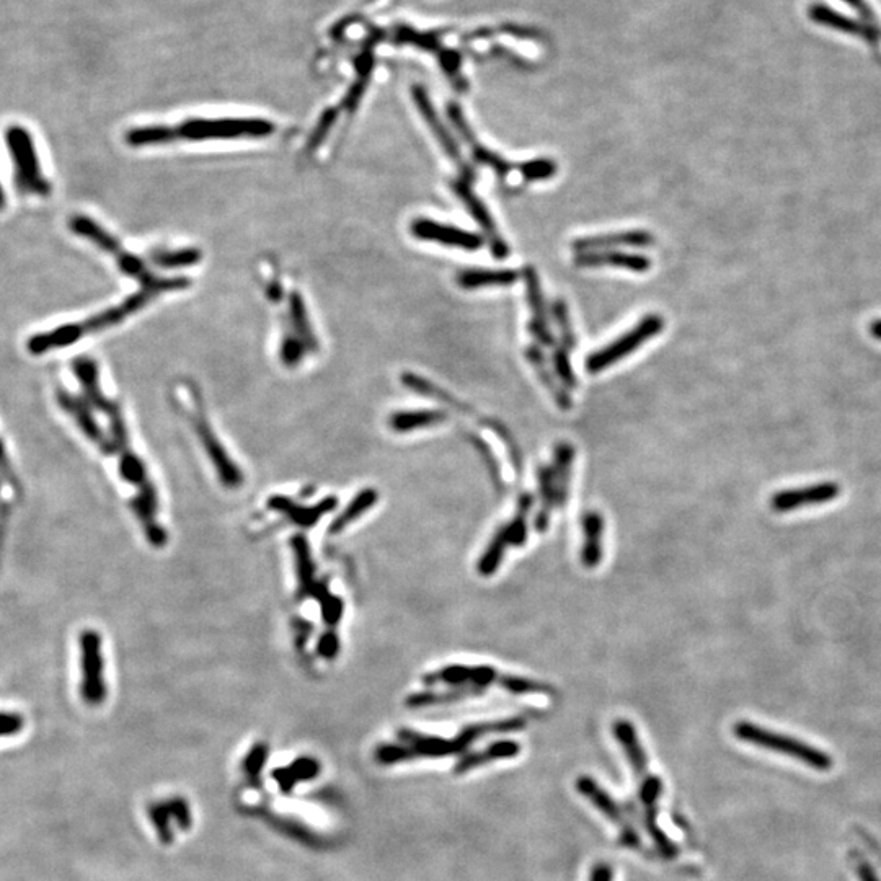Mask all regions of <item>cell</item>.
<instances>
[{"label":"cell","instance_id":"1","mask_svg":"<svg viewBox=\"0 0 881 881\" xmlns=\"http://www.w3.org/2000/svg\"><path fill=\"white\" fill-rule=\"evenodd\" d=\"M154 297L155 294L151 293V291L141 289L139 293H134L126 301L121 302L120 306L108 307V309L102 310L100 314L92 315V317L82 320L79 324L61 325V327L53 328L49 332L36 333L33 337L28 338V353L33 356L46 355L49 351L74 345V343H77V341L82 340L84 337H89L92 333L102 332V330H107V328L123 324L124 320L128 319V317L144 309Z\"/></svg>","mask_w":881,"mask_h":881},{"label":"cell","instance_id":"2","mask_svg":"<svg viewBox=\"0 0 881 881\" xmlns=\"http://www.w3.org/2000/svg\"><path fill=\"white\" fill-rule=\"evenodd\" d=\"M516 730H518V723L514 718L470 725L452 740L441 738V736L423 735L418 731L402 728L397 733L400 744L395 743L394 759L397 764H402V762L420 758H448V756L465 753L482 736L490 735V733H514Z\"/></svg>","mask_w":881,"mask_h":881},{"label":"cell","instance_id":"3","mask_svg":"<svg viewBox=\"0 0 881 881\" xmlns=\"http://www.w3.org/2000/svg\"><path fill=\"white\" fill-rule=\"evenodd\" d=\"M69 229L74 234L82 237V239L90 240L95 247L100 248V250L107 252L108 255L115 258L118 268L123 271L124 275L138 279L142 289L151 291L155 296H159L160 293H167V291H180V289L188 288L191 284L190 279L185 278V276H180V278H159V276L152 275L141 258L134 257L133 253L124 250L118 239H115L107 229H103L97 221H93L92 217L84 216V214L72 216L69 219Z\"/></svg>","mask_w":881,"mask_h":881},{"label":"cell","instance_id":"4","mask_svg":"<svg viewBox=\"0 0 881 881\" xmlns=\"http://www.w3.org/2000/svg\"><path fill=\"white\" fill-rule=\"evenodd\" d=\"M733 735L743 743L769 749L772 753L782 754V756L802 762L813 771L829 772L834 766L833 758L821 749L815 748L805 741L797 740L793 736L782 735V733L758 727L756 723L746 722V720L736 722L733 725Z\"/></svg>","mask_w":881,"mask_h":881},{"label":"cell","instance_id":"5","mask_svg":"<svg viewBox=\"0 0 881 881\" xmlns=\"http://www.w3.org/2000/svg\"><path fill=\"white\" fill-rule=\"evenodd\" d=\"M175 129L177 141H229V139H262L276 133L275 123L262 118H219V120L183 121Z\"/></svg>","mask_w":881,"mask_h":881},{"label":"cell","instance_id":"6","mask_svg":"<svg viewBox=\"0 0 881 881\" xmlns=\"http://www.w3.org/2000/svg\"><path fill=\"white\" fill-rule=\"evenodd\" d=\"M5 144L9 147L10 157L14 162V180L18 193L41 198L51 195L53 188L41 170L40 157L30 131L18 124L10 126L5 131Z\"/></svg>","mask_w":881,"mask_h":881},{"label":"cell","instance_id":"7","mask_svg":"<svg viewBox=\"0 0 881 881\" xmlns=\"http://www.w3.org/2000/svg\"><path fill=\"white\" fill-rule=\"evenodd\" d=\"M665 328V320L660 315H647L638 322L637 327L612 341L611 345L604 346L603 350L596 351L588 356L586 369L589 374H598L604 369L611 368L612 364L619 363L620 359L637 351L643 343L656 337Z\"/></svg>","mask_w":881,"mask_h":881},{"label":"cell","instance_id":"8","mask_svg":"<svg viewBox=\"0 0 881 881\" xmlns=\"http://www.w3.org/2000/svg\"><path fill=\"white\" fill-rule=\"evenodd\" d=\"M80 694L85 704L97 707L107 699L105 665H103L102 637L95 630H84L80 635Z\"/></svg>","mask_w":881,"mask_h":881},{"label":"cell","instance_id":"9","mask_svg":"<svg viewBox=\"0 0 881 881\" xmlns=\"http://www.w3.org/2000/svg\"><path fill=\"white\" fill-rule=\"evenodd\" d=\"M191 421H193L196 434H198V438H200L201 444H203L204 451L208 454L209 461L213 462L214 469H216L222 485L226 488H232V490L239 488L244 483V472L232 461L231 456L227 454L221 441L217 439L213 428L209 425L208 418L201 410L200 402H198V408L193 413Z\"/></svg>","mask_w":881,"mask_h":881},{"label":"cell","instance_id":"10","mask_svg":"<svg viewBox=\"0 0 881 881\" xmlns=\"http://www.w3.org/2000/svg\"><path fill=\"white\" fill-rule=\"evenodd\" d=\"M841 495V485L836 482H820L800 488H785L771 496V510L777 514L826 505Z\"/></svg>","mask_w":881,"mask_h":881},{"label":"cell","instance_id":"11","mask_svg":"<svg viewBox=\"0 0 881 881\" xmlns=\"http://www.w3.org/2000/svg\"><path fill=\"white\" fill-rule=\"evenodd\" d=\"M576 790L583 797L588 798L589 802L593 803L606 816L607 820L616 824L617 828H619L620 844L622 846L629 847V849H640V846H642L640 836L630 826L629 821L625 820L624 813H622L616 800L609 793L604 792L588 775H583V777L576 780Z\"/></svg>","mask_w":881,"mask_h":881},{"label":"cell","instance_id":"12","mask_svg":"<svg viewBox=\"0 0 881 881\" xmlns=\"http://www.w3.org/2000/svg\"><path fill=\"white\" fill-rule=\"evenodd\" d=\"M413 102L417 105L418 111H420V115L423 116V120L426 121V124L430 126L431 133L434 134V138L438 139L439 144L443 146L444 152L449 155V159L454 160L457 165V169L461 170L462 180L469 183L474 180V170L470 165L465 164V160L462 159L461 151H459V146H457V142L452 138V134L449 133L448 128L444 126L443 121L439 118L438 113L434 110L433 103H431L430 95L426 92L425 87H421V85H415L412 89Z\"/></svg>","mask_w":881,"mask_h":881},{"label":"cell","instance_id":"13","mask_svg":"<svg viewBox=\"0 0 881 881\" xmlns=\"http://www.w3.org/2000/svg\"><path fill=\"white\" fill-rule=\"evenodd\" d=\"M501 676L503 674H498L492 666L451 665L423 676V684L426 686L448 684L452 687L472 686L483 689L493 682L500 684Z\"/></svg>","mask_w":881,"mask_h":881},{"label":"cell","instance_id":"14","mask_svg":"<svg viewBox=\"0 0 881 881\" xmlns=\"http://www.w3.org/2000/svg\"><path fill=\"white\" fill-rule=\"evenodd\" d=\"M451 188L456 193L457 198L467 206L469 213L472 214L475 221L479 222L483 232L487 234L493 255L498 260H505L510 255V247L506 245L505 239L501 237L500 232L496 229L495 221H493L492 214L488 213L487 206L482 203L479 196H475L474 191L470 190L469 183L465 182V180H454V182H451Z\"/></svg>","mask_w":881,"mask_h":881},{"label":"cell","instance_id":"15","mask_svg":"<svg viewBox=\"0 0 881 881\" xmlns=\"http://www.w3.org/2000/svg\"><path fill=\"white\" fill-rule=\"evenodd\" d=\"M412 234L420 240H430L436 244L448 245V247L462 248V250H479L483 247L482 235L462 231L459 227L448 226L431 219H417L412 224Z\"/></svg>","mask_w":881,"mask_h":881},{"label":"cell","instance_id":"16","mask_svg":"<svg viewBox=\"0 0 881 881\" xmlns=\"http://www.w3.org/2000/svg\"><path fill=\"white\" fill-rule=\"evenodd\" d=\"M266 506L271 511L283 514L284 518H288L291 523L296 524L302 529H310L319 523L320 519L337 510L338 498L335 496H327L324 500L314 506L296 505L293 500H289L288 496L275 495L271 496Z\"/></svg>","mask_w":881,"mask_h":881},{"label":"cell","instance_id":"17","mask_svg":"<svg viewBox=\"0 0 881 881\" xmlns=\"http://www.w3.org/2000/svg\"><path fill=\"white\" fill-rule=\"evenodd\" d=\"M448 116L451 123L454 124V128H456L457 131H459V134H461L465 144L470 147L474 159L477 160L479 164L492 167L500 177H506V175L514 169L510 162H506L505 159H501L500 155L495 154V152L490 151V149H487V147L480 144L479 139L475 138L474 131L470 128V124L465 120L464 111H462V108L459 107L457 103H449Z\"/></svg>","mask_w":881,"mask_h":881},{"label":"cell","instance_id":"18","mask_svg":"<svg viewBox=\"0 0 881 881\" xmlns=\"http://www.w3.org/2000/svg\"><path fill=\"white\" fill-rule=\"evenodd\" d=\"M56 397H58V403L61 405L62 410L69 413V415L76 420L77 426L82 430V433H84L90 441H93L97 446H100L103 452L113 454V443H111V439H108L107 436H105L102 428L98 426L97 420L93 418L87 402L80 399V397H76V395L69 394V392H66L64 389H59Z\"/></svg>","mask_w":881,"mask_h":881},{"label":"cell","instance_id":"19","mask_svg":"<svg viewBox=\"0 0 881 881\" xmlns=\"http://www.w3.org/2000/svg\"><path fill=\"white\" fill-rule=\"evenodd\" d=\"M523 276L524 281H526L527 301H529V306H531L532 310V322L529 324V332L545 348L554 346L555 340L552 337V333H550L547 315H545L541 283H539V276H537L534 266H526Z\"/></svg>","mask_w":881,"mask_h":881},{"label":"cell","instance_id":"20","mask_svg":"<svg viewBox=\"0 0 881 881\" xmlns=\"http://www.w3.org/2000/svg\"><path fill=\"white\" fill-rule=\"evenodd\" d=\"M653 244H655V239H653V235L650 232L627 231L576 239L572 244V248L576 253H586L604 252L606 248L617 247L645 248L651 247Z\"/></svg>","mask_w":881,"mask_h":881},{"label":"cell","instance_id":"21","mask_svg":"<svg viewBox=\"0 0 881 881\" xmlns=\"http://www.w3.org/2000/svg\"><path fill=\"white\" fill-rule=\"evenodd\" d=\"M575 263L583 268H601V266H616L622 270L634 271V273H647L651 268V260L643 255H632V253L616 252V250H607V252H586L578 253L575 257Z\"/></svg>","mask_w":881,"mask_h":881},{"label":"cell","instance_id":"22","mask_svg":"<svg viewBox=\"0 0 881 881\" xmlns=\"http://www.w3.org/2000/svg\"><path fill=\"white\" fill-rule=\"evenodd\" d=\"M72 371L76 374L85 394V402L97 408L102 413H107L113 407V400L108 399L100 389V376L98 366L89 356H79L72 363Z\"/></svg>","mask_w":881,"mask_h":881},{"label":"cell","instance_id":"23","mask_svg":"<svg viewBox=\"0 0 881 881\" xmlns=\"http://www.w3.org/2000/svg\"><path fill=\"white\" fill-rule=\"evenodd\" d=\"M583 527V549H581V563L589 570L598 567L603 560V534L604 518L599 511H586L581 516Z\"/></svg>","mask_w":881,"mask_h":881},{"label":"cell","instance_id":"24","mask_svg":"<svg viewBox=\"0 0 881 881\" xmlns=\"http://www.w3.org/2000/svg\"><path fill=\"white\" fill-rule=\"evenodd\" d=\"M612 733L616 736L620 746L624 748L625 756L629 759L630 767H632L635 777L638 779V777L647 775L650 772V769H648L647 753L643 751L642 743L638 740L637 730H635L634 725L629 720L620 718V720L614 722Z\"/></svg>","mask_w":881,"mask_h":881},{"label":"cell","instance_id":"25","mask_svg":"<svg viewBox=\"0 0 881 881\" xmlns=\"http://www.w3.org/2000/svg\"><path fill=\"white\" fill-rule=\"evenodd\" d=\"M521 753V744L518 741L503 740L490 744L488 748L479 753L465 754L461 761L454 767V774H465L485 766L488 762L501 761V759H513Z\"/></svg>","mask_w":881,"mask_h":881},{"label":"cell","instance_id":"26","mask_svg":"<svg viewBox=\"0 0 881 881\" xmlns=\"http://www.w3.org/2000/svg\"><path fill=\"white\" fill-rule=\"evenodd\" d=\"M291 545H293L294 560H296L297 599L310 598V594L314 591L319 580L315 578V563L312 560V554H310L309 544H307L306 537L297 534L291 539Z\"/></svg>","mask_w":881,"mask_h":881},{"label":"cell","instance_id":"27","mask_svg":"<svg viewBox=\"0 0 881 881\" xmlns=\"http://www.w3.org/2000/svg\"><path fill=\"white\" fill-rule=\"evenodd\" d=\"M573 461H575V448L572 444H557L554 452V477L558 510H563L570 498Z\"/></svg>","mask_w":881,"mask_h":881},{"label":"cell","instance_id":"28","mask_svg":"<svg viewBox=\"0 0 881 881\" xmlns=\"http://www.w3.org/2000/svg\"><path fill=\"white\" fill-rule=\"evenodd\" d=\"M403 386L407 387V389L413 390V392H417V394L426 395V397H431L433 400H438V402L444 403V405H448L452 410H457V412L462 413V415H467V417H472L477 420L480 418L477 413L472 410V408L467 407L465 403L459 402V400L454 399L452 395H449L446 390L439 389L438 386H434L433 382L428 381L425 377L417 376V374H413V372H405L402 376ZM482 420V425L485 423L487 418H480Z\"/></svg>","mask_w":881,"mask_h":881},{"label":"cell","instance_id":"29","mask_svg":"<svg viewBox=\"0 0 881 881\" xmlns=\"http://www.w3.org/2000/svg\"><path fill=\"white\" fill-rule=\"evenodd\" d=\"M518 279L514 270H465L457 275V284L462 289L505 288Z\"/></svg>","mask_w":881,"mask_h":881},{"label":"cell","instance_id":"30","mask_svg":"<svg viewBox=\"0 0 881 881\" xmlns=\"http://www.w3.org/2000/svg\"><path fill=\"white\" fill-rule=\"evenodd\" d=\"M526 356L527 361L532 364V368L537 372V376L541 379L545 389L549 390L552 397H554L558 407L562 408V410H570V408H572V399H570L567 390L560 387L557 379H555L554 372H550L541 348L537 345L529 346L526 351Z\"/></svg>","mask_w":881,"mask_h":881},{"label":"cell","instance_id":"31","mask_svg":"<svg viewBox=\"0 0 881 881\" xmlns=\"http://www.w3.org/2000/svg\"><path fill=\"white\" fill-rule=\"evenodd\" d=\"M448 420V413L441 410H415V412H397L389 418L390 430L395 433L433 428Z\"/></svg>","mask_w":881,"mask_h":881},{"label":"cell","instance_id":"32","mask_svg":"<svg viewBox=\"0 0 881 881\" xmlns=\"http://www.w3.org/2000/svg\"><path fill=\"white\" fill-rule=\"evenodd\" d=\"M377 500H379V493H377L376 488H364L363 492H359L350 501V505L346 506L345 510L338 514L337 518L333 519V523L330 524V529H328V534H332V536L341 534V532L345 531L346 527L358 521L364 513H368L371 508H374Z\"/></svg>","mask_w":881,"mask_h":881},{"label":"cell","instance_id":"33","mask_svg":"<svg viewBox=\"0 0 881 881\" xmlns=\"http://www.w3.org/2000/svg\"><path fill=\"white\" fill-rule=\"evenodd\" d=\"M482 694L483 689H480V687H452L451 691L417 692L413 696H408L405 704L410 709H421V707H431V705L452 704V702H459V700L469 699V697L482 696Z\"/></svg>","mask_w":881,"mask_h":881},{"label":"cell","instance_id":"34","mask_svg":"<svg viewBox=\"0 0 881 881\" xmlns=\"http://www.w3.org/2000/svg\"><path fill=\"white\" fill-rule=\"evenodd\" d=\"M289 319H291V325L294 328V335L304 343L306 350H319V341L315 338L314 328L310 325L306 304L297 291L289 294Z\"/></svg>","mask_w":881,"mask_h":881},{"label":"cell","instance_id":"35","mask_svg":"<svg viewBox=\"0 0 881 881\" xmlns=\"http://www.w3.org/2000/svg\"><path fill=\"white\" fill-rule=\"evenodd\" d=\"M537 485H539V493H541L542 508L536 516L537 532L547 531L550 523V514L552 510L557 508V498H555V477L554 467L542 465L537 470Z\"/></svg>","mask_w":881,"mask_h":881},{"label":"cell","instance_id":"36","mask_svg":"<svg viewBox=\"0 0 881 881\" xmlns=\"http://www.w3.org/2000/svg\"><path fill=\"white\" fill-rule=\"evenodd\" d=\"M508 545H511L508 526H501L500 529L495 532V536H493L492 541L488 544L487 550L483 552L482 558H480L479 565H477V570H479L480 575H495L496 570L500 568L501 562H503V557H505Z\"/></svg>","mask_w":881,"mask_h":881},{"label":"cell","instance_id":"37","mask_svg":"<svg viewBox=\"0 0 881 881\" xmlns=\"http://www.w3.org/2000/svg\"><path fill=\"white\" fill-rule=\"evenodd\" d=\"M319 771V762L315 761V759L301 758L293 762L291 766L286 767V769H278V771L273 772V775H275L279 789L283 790V792H289V790L293 789L294 785L299 784L302 780L312 779V777L319 774Z\"/></svg>","mask_w":881,"mask_h":881},{"label":"cell","instance_id":"38","mask_svg":"<svg viewBox=\"0 0 881 881\" xmlns=\"http://www.w3.org/2000/svg\"><path fill=\"white\" fill-rule=\"evenodd\" d=\"M310 598L315 599V601L320 604V611H322V617H324L325 624H327L328 627L335 629V627L340 624L343 612H345V604H343V601H341L338 596H335V594L330 593V589H328V585L325 581H319V583L315 585L314 591L310 594Z\"/></svg>","mask_w":881,"mask_h":881},{"label":"cell","instance_id":"39","mask_svg":"<svg viewBox=\"0 0 881 881\" xmlns=\"http://www.w3.org/2000/svg\"><path fill=\"white\" fill-rule=\"evenodd\" d=\"M175 141V129L170 126H146L126 133V144L131 147L159 146Z\"/></svg>","mask_w":881,"mask_h":881},{"label":"cell","instance_id":"40","mask_svg":"<svg viewBox=\"0 0 881 881\" xmlns=\"http://www.w3.org/2000/svg\"><path fill=\"white\" fill-rule=\"evenodd\" d=\"M372 67H374V58H372V54L369 51L359 58L358 62V80H356L353 87L348 90L346 93L345 102H343V108L346 111L356 110L359 102H361V98H363V93L366 92V87H368L369 77H371Z\"/></svg>","mask_w":881,"mask_h":881},{"label":"cell","instance_id":"41","mask_svg":"<svg viewBox=\"0 0 881 881\" xmlns=\"http://www.w3.org/2000/svg\"><path fill=\"white\" fill-rule=\"evenodd\" d=\"M534 495L531 493H523V495L519 496L518 501V511H516V516H514L513 521L510 524H506L508 526V532H510V544L513 547H523L527 541V514L532 510V506H534Z\"/></svg>","mask_w":881,"mask_h":881},{"label":"cell","instance_id":"42","mask_svg":"<svg viewBox=\"0 0 881 881\" xmlns=\"http://www.w3.org/2000/svg\"><path fill=\"white\" fill-rule=\"evenodd\" d=\"M201 258L203 255L198 248H182V250H175V252L155 253L152 262L160 268L172 270V268H186V266L196 265L201 262Z\"/></svg>","mask_w":881,"mask_h":881},{"label":"cell","instance_id":"43","mask_svg":"<svg viewBox=\"0 0 881 881\" xmlns=\"http://www.w3.org/2000/svg\"><path fill=\"white\" fill-rule=\"evenodd\" d=\"M395 40L402 43V45L417 46V48L425 49V51H430V53L438 54L443 49L441 48V43H439L438 35H434V33H421V31L413 30V28L405 27V25L397 28Z\"/></svg>","mask_w":881,"mask_h":881},{"label":"cell","instance_id":"44","mask_svg":"<svg viewBox=\"0 0 881 881\" xmlns=\"http://www.w3.org/2000/svg\"><path fill=\"white\" fill-rule=\"evenodd\" d=\"M498 686L503 687L511 694H554V687L534 679L519 678L511 674H503Z\"/></svg>","mask_w":881,"mask_h":881},{"label":"cell","instance_id":"45","mask_svg":"<svg viewBox=\"0 0 881 881\" xmlns=\"http://www.w3.org/2000/svg\"><path fill=\"white\" fill-rule=\"evenodd\" d=\"M439 56V64L443 67V71L446 72V76L452 80V84L456 87V90L459 92H467V80L462 76L461 67H462V58L461 54L454 51V49H441L438 53Z\"/></svg>","mask_w":881,"mask_h":881},{"label":"cell","instance_id":"46","mask_svg":"<svg viewBox=\"0 0 881 881\" xmlns=\"http://www.w3.org/2000/svg\"><path fill=\"white\" fill-rule=\"evenodd\" d=\"M552 312H554L558 330L562 333L563 348H567L572 353L576 345V338L575 333H573L572 322H570L567 304L563 301H555L554 306H552Z\"/></svg>","mask_w":881,"mask_h":881},{"label":"cell","instance_id":"47","mask_svg":"<svg viewBox=\"0 0 881 881\" xmlns=\"http://www.w3.org/2000/svg\"><path fill=\"white\" fill-rule=\"evenodd\" d=\"M519 172L523 173V177L529 180V182L547 180V178L554 177L555 173H557V164H555L554 160L550 159H534L531 162H524L523 165H519Z\"/></svg>","mask_w":881,"mask_h":881},{"label":"cell","instance_id":"48","mask_svg":"<svg viewBox=\"0 0 881 881\" xmlns=\"http://www.w3.org/2000/svg\"><path fill=\"white\" fill-rule=\"evenodd\" d=\"M306 353V346L294 333H289V335L283 338V343H281V361L288 368H294V366L301 363V359L304 358Z\"/></svg>","mask_w":881,"mask_h":881},{"label":"cell","instance_id":"49","mask_svg":"<svg viewBox=\"0 0 881 881\" xmlns=\"http://www.w3.org/2000/svg\"><path fill=\"white\" fill-rule=\"evenodd\" d=\"M555 374L560 377L563 386L567 389H575L576 377L573 372L572 364H570V351L560 346L554 353Z\"/></svg>","mask_w":881,"mask_h":881},{"label":"cell","instance_id":"50","mask_svg":"<svg viewBox=\"0 0 881 881\" xmlns=\"http://www.w3.org/2000/svg\"><path fill=\"white\" fill-rule=\"evenodd\" d=\"M338 113L340 111L337 108H328L324 115L320 116L319 123L315 126L314 133L310 136L309 144H307L309 151H315L324 142L327 134L330 133V129L333 128V124L337 121Z\"/></svg>","mask_w":881,"mask_h":881},{"label":"cell","instance_id":"51","mask_svg":"<svg viewBox=\"0 0 881 881\" xmlns=\"http://www.w3.org/2000/svg\"><path fill=\"white\" fill-rule=\"evenodd\" d=\"M266 758H268V748H266V744L258 743L250 749V753L247 754V758L244 761V774L247 775L248 779H255L262 772L263 766H265Z\"/></svg>","mask_w":881,"mask_h":881},{"label":"cell","instance_id":"52","mask_svg":"<svg viewBox=\"0 0 881 881\" xmlns=\"http://www.w3.org/2000/svg\"><path fill=\"white\" fill-rule=\"evenodd\" d=\"M340 647V637H338L335 629H330L320 635L319 643H317V653H319L324 660L332 661L335 660L338 653H340Z\"/></svg>","mask_w":881,"mask_h":881},{"label":"cell","instance_id":"53","mask_svg":"<svg viewBox=\"0 0 881 881\" xmlns=\"http://www.w3.org/2000/svg\"><path fill=\"white\" fill-rule=\"evenodd\" d=\"M851 860L854 862L855 872L860 881H880L872 865L859 851H851Z\"/></svg>","mask_w":881,"mask_h":881},{"label":"cell","instance_id":"54","mask_svg":"<svg viewBox=\"0 0 881 881\" xmlns=\"http://www.w3.org/2000/svg\"><path fill=\"white\" fill-rule=\"evenodd\" d=\"M470 441L474 444L475 448L479 449L480 454L483 456V461L488 465V469L492 472L493 479H495L496 487L500 488V470H498V465H496V459L493 457L492 452L488 449L487 444L480 441L479 438H475V436H470Z\"/></svg>","mask_w":881,"mask_h":881},{"label":"cell","instance_id":"55","mask_svg":"<svg viewBox=\"0 0 881 881\" xmlns=\"http://www.w3.org/2000/svg\"><path fill=\"white\" fill-rule=\"evenodd\" d=\"M22 723L18 715H0V736L18 733L22 730Z\"/></svg>","mask_w":881,"mask_h":881},{"label":"cell","instance_id":"56","mask_svg":"<svg viewBox=\"0 0 881 881\" xmlns=\"http://www.w3.org/2000/svg\"><path fill=\"white\" fill-rule=\"evenodd\" d=\"M612 878H614V872H612L611 865L598 864L594 865L591 870L589 881H612Z\"/></svg>","mask_w":881,"mask_h":881},{"label":"cell","instance_id":"57","mask_svg":"<svg viewBox=\"0 0 881 881\" xmlns=\"http://www.w3.org/2000/svg\"><path fill=\"white\" fill-rule=\"evenodd\" d=\"M281 293H283V286L279 283L271 284L270 289H268V296H270L271 299H275V301H278L279 297H281Z\"/></svg>","mask_w":881,"mask_h":881},{"label":"cell","instance_id":"58","mask_svg":"<svg viewBox=\"0 0 881 881\" xmlns=\"http://www.w3.org/2000/svg\"><path fill=\"white\" fill-rule=\"evenodd\" d=\"M860 834H862V836H864V839H865V841H867V844H868V846H870V849H872V851L875 852V854H877V859L880 860V864H881V849H880V847H878L877 844H875V841H873L872 837L867 836V834H864V833H860Z\"/></svg>","mask_w":881,"mask_h":881},{"label":"cell","instance_id":"59","mask_svg":"<svg viewBox=\"0 0 881 881\" xmlns=\"http://www.w3.org/2000/svg\"><path fill=\"white\" fill-rule=\"evenodd\" d=\"M5 193L4 188H2V183H0V211L5 208Z\"/></svg>","mask_w":881,"mask_h":881}]
</instances>
